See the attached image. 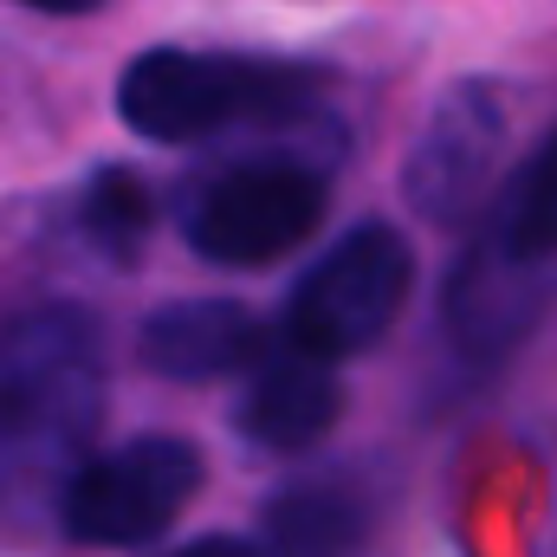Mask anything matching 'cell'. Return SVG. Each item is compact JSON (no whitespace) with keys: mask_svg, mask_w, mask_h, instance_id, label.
Segmentation results:
<instances>
[{"mask_svg":"<svg viewBox=\"0 0 557 557\" xmlns=\"http://www.w3.org/2000/svg\"><path fill=\"white\" fill-rule=\"evenodd\" d=\"M104 409V331L78 305H39L0 331V480L39 486L85 454Z\"/></svg>","mask_w":557,"mask_h":557,"instance_id":"cell-1","label":"cell"},{"mask_svg":"<svg viewBox=\"0 0 557 557\" xmlns=\"http://www.w3.org/2000/svg\"><path fill=\"white\" fill-rule=\"evenodd\" d=\"M78 227L104 247V253H137V240L149 234V188L131 169H104L85 195H78Z\"/></svg>","mask_w":557,"mask_h":557,"instance_id":"cell-12","label":"cell"},{"mask_svg":"<svg viewBox=\"0 0 557 557\" xmlns=\"http://www.w3.org/2000/svg\"><path fill=\"white\" fill-rule=\"evenodd\" d=\"M201 493V447L182 434H137L78 460L59 486V525L78 545L124 552L169 532Z\"/></svg>","mask_w":557,"mask_h":557,"instance_id":"cell-4","label":"cell"},{"mask_svg":"<svg viewBox=\"0 0 557 557\" xmlns=\"http://www.w3.org/2000/svg\"><path fill=\"white\" fill-rule=\"evenodd\" d=\"M337 416H344L337 363L285 344L253 370V383H247V396L234 409V428L260 454H305V447H318L337 428Z\"/></svg>","mask_w":557,"mask_h":557,"instance_id":"cell-9","label":"cell"},{"mask_svg":"<svg viewBox=\"0 0 557 557\" xmlns=\"http://www.w3.org/2000/svg\"><path fill=\"white\" fill-rule=\"evenodd\" d=\"M26 7H39V13H85V7H98V0H26Z\"/></svg>","mask_w":557,"mask_h":557,"instance_id":"cell-14","label":"cell"},{"mask_svg":"<svg viewBox=\"0 0 557 557\" xmlns=\"http://www.w3.org/2000/svg\"><path fill=\"white\" fill-rule=\"evenodd\" d=\"M162 557H260V545H240V539H195V545H175Z\"/></svg>","mask_w":557,"mask_h":557,"instance_id":"cell-13","label":"cell"},{"mask_svg":"<svg viewBox=\"0 0 557 557\" xmlns=\"http://www.w3.org/2000/svg\"><path fill=\"white\" fill-rule=\"evenodd\" d=\"M557 298V267L552 260H525V253H506L499 240H473L467 253H460V267L447 278V337H454V350H467V357H499V350H512L539 318H545V305Z\"/></svg>","mask_w":557,"mask_h":557,"instance_id":"cell-7","label":"cell"},{"mask_svg":"<svg viewBox=\"0 0 557 557\" xmlns=\"http://www.w3.org/2000/svg\"><path fill=\"white\" fill-rule=\"evenodd\" d=\"M486 240H499L506 253H525V260H552L557 267V131L539 149L532 162L506 182L493 221L480 227Z\"/></svg>","mask_w":557,"mask_h":557,"instance_id":"cell-11","label":"cell"},{"mask_svg":"<svg viewBox=\"0 0 557 557\" xmlns=\"http://www.w3.org/2000/svg\"><path fill=\"white\" fill-rule=\"evenodd\" d=\"M409 292H416V247L396 227L363 221L344 240H331V253H318L311 273L292 285L285 344L344 363L403 318Z\"/></svg>","mask_w":557,"mask_h":557,"instance_id":"cell-3","label":"cell"},{"mask_svg":"<svg viewBox=\"0 0 557 557\" xmlns=\"http://www.w3.org/2000/svg\"><path fill=\"white\" fill-rule=\"evenodd\" d=\"M324 221V175L305 162H234L195 188L182 234L214 267H273Z\"/></svg>","mask_w":557,"mask_h":557,"instance_id":"cell-5","label":"cell"},{"mask_svg":"<svg viewBox=\"0 0 557 557\" xmlns=\"http://www.w3.org/2000/svg\"><path fill=\"white\" fill-rule=\"evenodd\" d=\"M137 357L169 383H221V376L260 370L273 357V331L234 298H182L143 318Z\"/></svg>","mask_w":557,"mask_h":557,"instance_id":"cell-8","label":"cell"},{"mask_svg":"<svg viewBox=\"0 0 557 557\" xmlns=\"http://www.w3.org/2000/svg\"><path fill=\"white\" fill-rule=\"evenodd\" d=\"M311 78L278 59L247 52H182L156 46L117 78V111L149 143H201L240 124H273L305 111Z\"/></svg>","mask_w":557,"mask_h":557,"instance_id":"cell-2","label":"cell"},{"mask_svg":"<svg viewBox=\"0 0 557 557\" xmlns=\"http://www.w3.org/2000/svg\"><path fill=\"white\" fill-rule=\"evenodd\" d=\"M499 149H506V104H499V91L493 85H454L428 111L416 149H409V169H403V188H409L416 214H428V221H467L486 201Z\"/></svg>","mask_w":557,"mask_h":557,"instance_id":"cell-6","label":"cell"},{"mask_svg":"<svg viewBox=\"0 0 557 557\" xmlns=\"http://www.w3.org/2000/svg\"><path fill=\"white\" fill-rule=\"evenodd\" d=\"M370 493L350 473H305L260 512V557H357L370 539Z\"/></svg>","mask_w":557,"mask_h":557,"instance_id":"cell-10","label":"cell"}]
</instances>
